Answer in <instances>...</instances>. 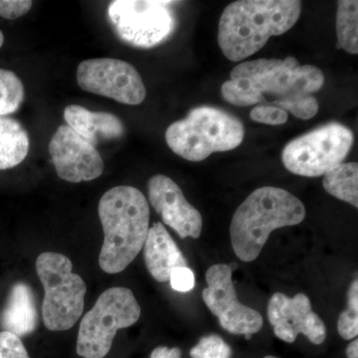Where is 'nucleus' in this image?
<instances>
[{"instance_id": "nucleus-1", "label": "nucleus", "mask_w": 358, "mask_h": 358, "mask_svg": "<svg viewBox=\"0 0 358 358\" xmlns=\"http://www.w3.org/2000/svg\"><path fill=\"white\" fill-rule=\"evenodd\" d=\"M320 68L301 65L296 58L258 59L240 63L231 71L230 80L221 87L224 100L237 107L273 103L284 110L294 101L312 96L322 88Z\"/></svg>"}, {"instance_id": "nucleus-2", "label": "nucleus", "mask_w": 358, "mask_h": 358, "mask_svg": "<svg viewBox=\"0 0 358 358\" xmlns=\"http://www.w3.org/2000/svg\"><path fill=\"white\" fill-rule=\"evenodd\" d=\"M298 0H240L221 14L218 44L224 56L239 62L261 50L272 36L289 31L301 15Z\"/></svg>"}, {"instance_id": "nucleus-3", "label": "nucleus", "mask_w": 358, "mask_h": 358, "mask_svg": "<svg viewBox=\"0 0 358 358\" xmlns=\"http://www.w3.org/2000/svg\"><path fill=\"white\" fill-rule=\"evenodd\" d=\"M98 212L105 235L99 264L103 272L117 274L143 248L150 230V206L138 188L122 185L103 195Z\"/></svg>"}, {"instance_id": "nucleus-4", "label": "nucleus", "mask_w": 358, "mask_h": 358, "mask_svg": "<svg viewBox=\"0 0 358 358\" xmlns=\"http://www.w3.org/2000/svg\"><path fill=\"white\" fill-rule=\"evenodd\" d=\"M306 215L305 205L291 192L274 186L258 188L238 207L231 221L235 255L243 262H253L273 231L298 225Z\"/></svg>"}, {"instance_id": "nucleus-5", "label": "nucleus", "mask_w": 358, "mask_h": 358, "mask_svg": "<svg viewBox=\"0 0 358 358\" xmlns=\"http://www.w3.org/2000/svg\"><path fill=\"white\" fill-rule=\"evenodd\" d=\"M243 124L217 108H195L185 119L171 124L166 131L167 145L189 162L206 159L214 152H229L243 143Z\"/></svg>"}, {"instance_id": "nucleus-6", "label": "nucleus", "mask_w": 358, "mask_h": 358, "mask_svg": "<svg viewBox=\"0 0 358 358\" xmlns=\"http://www.w3.org/2000/svg\"><path fill=\"white\" fill-rule=\"evenodd\" d=\"M72 270V262L63 254L44 252L37 258L36 272L45 292L42 317L49 331H68L83 313L87 286Z\"/></svg>"}, {"instance_id": "nucleus-7", "label": "nucleus", "mask_w": 358, "mask_h": 358, "mask_svg": "<svg viewBox=\"0 0 358 358\" xmlns=\"http://www.w3.org/2000/svg\"><path fill=\"white\" fill-rule=\"evenodd\" d=\"M141 307L133 292L115 287L103 292L80 324L76 350L83 358H103L110 352L117 331L134 326Z\"/></svg>"}, {"instance_id": "nucleus-8", "label": "nucleus", "mask_w": 358, "mask_h": 358, "mask_svg": "<svg viewBox=\"0 0 358 358\" xmlns=\"http://www.w3.org/2000/svg\"><path fill=\"white\" fill-rule=\"evenodd\" d=\"M355 143L352 129L329 122L289 141L282 152V162L289 173L319 178L343 164Z\"/></svg>"}, {"instance_id": "nucleus-9", "label": "nucleus", "mask_w": 358, "mask_h": 358, "mask_svg": "<svg viewBox=\"0 0 358 358\" xmlns=\"http://www.w3.org/2000/svg\"><path fill=\"white\" fill-rule=\"evenodd\" d=\"M171 1L115 0L108 15L120 38L134 47L152 48L173 34L176 20Z\"/></svg>"}, {"instance_id": "nucleus-10", "label": "nucleus", "mask_w": 358, "mask_h": 358, "mask_svg": "<svg viewBox=\"0 0 358 358\" xmlns=\"http://www.w3.org/2000/svg\"><path fill=\"white\" fill-rule=\"evenodd\" d=\"M205 278L207 288L202 292V298L225 331L250 339L262 329L264 320L261 313L238 300L230 266H211Z\"/></svg>"}, {"instance_id": "nucleus-11", "label": "nucleus", "mask_w": 358, "mask_h": 358, "mask_svg": "<svg viewBox=\"0 0 358 358\" xmlns=\"http://www.w3.org/2000/svg\"><path fill=\"white\" fill-rule=\"evenodd\" d=\"M80 88L124 105H140L147 96V89L140 73L126 61L112 58L89 59L77 69Z\"/></svg>"}, {"instance_id": "nucleus-12", "label": "nucleus", "mask_w": 358, "mask_h": 358, "mask_svg": "<svg viewBox=\"0 0 358 358\" xmlns=\"http://www.w3.org/2000/svg\"><path fill=\"white\" fill-rule=\"evenodd\" d=\"M49 152L59 178L68 182L94 180L105 169L96 148L67 124L59 127L52 136Z\"/></svg>"}, {"instance_id": "nucleus-13", "label": "nucleus", "mask_w": 358, "mask_h": 358, "mask_svg": "<svg viewBox=\"0 0 358 358\" xmlns=\"http://www.w3.org/2000/svg\"><path fill=\"white\" fill-rule=\"evenodd\" d=\"M268 319L275 336L286 343H294L301 334L313 345L326 341L324 322L313 312L307 294H296L294 298L282 293L273 294L268 303Z\"/></svg>"}, {"instance_id": "nucleus-14", "label": "nucleus", "mask_w": 358, "mask_h": 358, "mask_svg": "<svg viewBox=\"0 0 358 358\" xmlns=\"http://www.w3.org/2000/svg\"><path fill=\"white\" fill-rule=\"evenodd\" d=\"M148 199L166 225L173 228L179 237L199 239L203 219L201 214L186 200L182 190L164 174H155L148 181Z\"/></svg>"}, {"instance_id": "nucleus-15", "label": "nucleus", "mask_w": 358, "mask_h": 358, "mask_svg": "<svg viewBox=\"0 0 358 358\" xmlns=\"http://www.w3.org/2000/svg\"><path fill=\"white\" fill-rule=\"evenodd\" d=\"M143 256L148 272L159 282H169L174 268L187 266L185 256L162 222L155 223L148 230Z\"/></svg>"}, {"instance_id": "nucleus-16", "label": "nucleus", "mask_w": 358, "mask_h": 358, "mask_svg": "<svg viewBox=\"0 0 358 358\" xmlns=\"http://www.w3.org/2000/svg\"><path fill=\"white\" fill-rule=\"evenodd\" d=\"M67 126L96 147L105 141L115 140L124 134V126L115 115L92 112L78 105L67 106L64 110Z\"/></svg>"}, {"instance_id": "nucleus-17", "label": "nucleus", "mask_w": 358, "mask_h": 358, "mask_svg": "<svg viewBox=\"0 0 358 358\" xmlns=\"http://www.w3.org/2000/svg\"><path fill=\"white\" fill-rule=\"evenodd\" d=\"M37 324L38 313L31 288L24 282H16L0 315V326L3 331L21 338L32 334Z\"/></svg>"}, {"instance_id": "nucleus-18", "label": "nucleus", "mask_w": 358, "mask_h": 358, "mask_svg": "<svg viewBox=\"0 0 358 358\" xmlns=\"http://www.w3.org/2000/svg\"><path fill=\"white\" fill-rule=\"evenodd\" d=\"M29 136L13 117H0V171L20 164L29 152Z\"/></svg>"}, {"instance_id": "nucleus-19", "label": "nucleus", "mask_w": 358, "mask_h": 358, "mask_svg": "<svg viewBox=\"0 0 358 358\" xmlns=\"http://www.w3.org/2000/svg\"><path fill=\"white\" fill-rule=\"evenodd\" d=\"M322 185L329 194L358 207V164L357 162L341 164L327 171Z\"/></svg>"}, {"instance_id": "nucleus-20", "label": "nucleus", "mask_w": 358, "mask_h": 358, "mask_svg": "<svg viewBox=\"0 0 358 358\" xmlns=\"http://www.w3.org/2000/svg\"><path fill=\"white\" fill-rule=\"evenodd\" d=\"M338 49L352 55L358 54V2L357 0H341L336 13Z\"/></svg>"}, {"instance_id": "nucleus-21", "label": "nucleus", "mask_w": 358, "mask_h": 358, "mask_svg": "<svg viewBox=\"0 0 358 358\" xmlns=\"http://www.w3.org/2000/svg\"><path fill=\"white\" fill-rule=\"evenodd\" d=\"M24 96V86L20 78L13 71L0 69V117L15 113Z\"/></svg>"}, {"instance_id": "nucleus-22", "label": "nucleus", "mask_w": 358, "mask_h": 358, "mask_svg": "<svg viewBox=\"0 0 358 358\" xmlns=\"http://www.w3.org/2000/svg\"><path fill=\"white\" fill-rule=\"evenodd\" d=\"M339 336L345 341L357 338L358 334V281L350 285L348 293V308L341 313L338 320Z\"/></svg>"}, {"instance_id": "nucleus-23", "label": "nucleus", "mask_w": 358, "mask_h": 358, "mask_svg": "<svg viewBox=\"0 0 358 358\" xmlns=\"http://www.w3.org/2000/svg\"><path fill=\"white\" fill-rule=\"evenodd\" d=\"M192 358H231L232 350L221 336L216 334L200 338L190 350Z\"/></svg>"}, {"instance_id": "nucleus-24", "label": "nucleus", "mask_w": 358, "mask_h": 358, "mask_svg": "<svg viewBox=\"0 0 358 358\" xmlns=\"http://www.w3.org/2000/svg\"><path fill=\"white\" fill-rule=\"evenodd\" d=\"M250 117L254 122H260V124L279 126V124H286L289 115L286 110L275 106L260 105L251 110Z\"/></svg>"}, {"instance_id": "nucleus-25", "label": "nucleus", "mask_w": 358, "mask_h": 358, "mask_svg": "<svg viewBox=\"0 0 358 358\" xmlns=\"http://www.w3.org/2000/svg\"><path fill=\"white\" fill-rule=\"evenodd\" d=\"M0 358H30L20 338L8 331L0 333Z\"/></svg>"}, {"instance_id": "nucleus-26", "label": "nucleus", "mask_w": 358, "mask_h": 358, "mask_svg": "<svg viewBox=\"0 0 358 358\" xmlns=\"http://www.w3.org/2000/svg\"><path fill=\"white\" fill-rule=\"evenodd\" d=\"M169 282H171V287L174 291L179 292V293H187L194 288V273L187 266L176 268L171 272Z\"/></svg>"}, {"instance_id": "nucleus-27", "label": "nucleus", "mask_w": 358, "mask_h": 358, "mask_svg": "<svg viewBox=\"0 0 358 358\" xmlns=\"http://www.w3.org/2000/svg\"><path fill=\"white\" fill-rule=\"evenodd\" d=\"M31 0H0V16L8 20H17L31 9Z\"/></svg>"}, {"instance_id": "nucleus-28", "label": "nucleus", "mask_w": 358, "mask_h": 358, "mask_svg": "<svg viewBox=\"0 0 358 358\" xmlns=\"http://www.w3.org/2000/svg\"><path fill=\"white\" fill-rule=\"evenodd\" d=\"M150 358H181V350L178 348H169L159 346L150 355Z\"/></svg>"}, {"instance_id": "nucleus-29", "label": "nucleus", "mask_w": 358, "mask_h": 358, "mask_svg": "<svg viewBox=\"0 0 358 358\" xmlns=\"http://www.w3.org/2000/svg\"><path fill=\"white\" fill-rule=\"evenodd\" d=\"M346 357L358 358V339L355 338L346 348Z\"/></svg>"}, {"instance_id": "nucleus-30", "label": "nucleus", "mask_w": 358, "mask_h": 358, "mask_svg": "<svg viewBox=\"0 0 358 358\" xmlns=\"http://www.w3.org/2000/svg\"><path fill=\"white\" fill-rule=\"evenodd\" d=\"M4 43V35L2 33L1 30H0V48H1L2 45Z\"/></svg>"}, {"instance_id": "nucleus-31", "label": "nucleus", "mask_w": 358, "mask_h": 358, "mask_svg": "<svg viewBox=\"0 0 358 358\" xmlns=\"http://www.w3.org/2000/svg\"><path fill=\"white\" fill-rule=\"evenodd\" d=\"M264 358H279V357H272V355H267V357H265Z\"/></svg>"}]
</instances>
